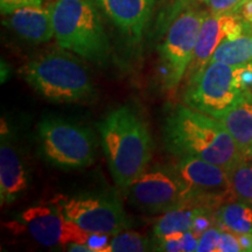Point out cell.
I'll use <instances>...</instances> for the list:
<instances>
[{
	"label": "cell",
	"instance_id": "6da1fadb",
	"mask_svg": "<svg viewBox=\"0 0 252 252\" xmlns=\"http://www.w3.org/2000/svg\"><path fill=\"white\" fill-rule=\"evenodd\" d=\"M163 143L176 157H194L230 171L244 160L235 140L219 118L178 105L166 117Z\"/></svg>",
	"mask_w": 252,
	"mask_h": 252
},
{
	"label": "cell",
	"instance_id": "7a4b0ae2",
	"mask_svg": "<svg viewBox=\"0 0 252 252\" xmlns=\"http://www.w3.org/2000/svg\"><path fill=\"white\" fill-rule=\"evenodd\" d=\"M100 143L111 175L127 189L146 171L152 157V138L146 123L131 106L112 110L98 123Z\"/></svg>",
	"mask_w": 252,
	"mask_h": 252
},
{
	"label": "cell",
	"instance_id": "3957f363",
	"mask_svg": "<svg viewBox=\"0 0 252 252\" xmlns=\"http://www.w3.org/2000/svg\"><path fill=\"white\" fill-rule=\"evenodd\" d=\"M50 12L54 36L61 48L96 64L106 63L109 39L94 0H56Z\"/></svg>",
	"mask_w": 252,
	"mask_h": 252
},
{
	"label": "cell",
	"instance_id": "277c9868",
	"mask_svg": "<svg viewBox=\"0 0 252 252\" xmlns=\"http://www.w3.org/2000/svg\"><path fill=\"white\" fill-rule=\"evenodd\" d=\"M20 72L36 93L50 102L77 103L94 93L86 67L67 53L41 55L28 62Z\"/></svg>",
	"mask_w": 252,
	"mask_h": 252
},
{
	"label": "cell",
	"instance_id": "5b68a950",
	"mask_svg": "<svg viewBox=\"0 0 252 252\" xmlns=\"http://www.w3.org/2000/svg\"><path fill=\"white\" fill-rule=\"evenodd\" d=\"M41 153L53 166L64 169L83 168L94 159V137L89 128L48 117L37 125Z\"/></svg>",
	"mask_w": 252,
	"mask_h": 252
},
{
	"label": "cell",
	"instance_id": "8992f818",
	"mask_svg": "<svg viewBox=\"0 0 252 252\" xmlns=\"http://www.w3.org/2000/svg\"><path fill=\"white\" fill-rule=\"evenodd\" d=\"M247 94L236 77V67L210 61L188 82L184 100L189 108L220 118Z\"/></svg>",
	"mask_w": 252,
	"mask_h": 252
},
{
	"label": "cell",
	"instance_id": "52a82bcc",
	"mask_svg": "<svg viewBox=\"0 0 252 252\" xmlns=\"http://www.w3.org/2000/svg\"><path fill=\"white\" fill-rule=\"evenodd\" d=\"M209 13L190 5L176 15L167 27L165 40L159 47L165 89L175 90L185 78L201 26Z\"/></svg>",
	"mask_w": 252,
	"mask_h": 252
},
{
	"label": "cell",
	"instance_id": "ba28073f",
	"mask_svg": "<svg viewBox=\"0 0 252 252\" xmlns=\"http://www.w3.org/2000/svg\"><path fill=\"white\" fill-rule=\"evenodd\" d=\"M68 220L94 235L115 236L128 224L121 200L112 193H83L55 201Z\"/></svg>",
	"mask_w": 252,
	"mask_h": 252
},
{
	"label": "cell",
	"instance_id": "9c48e42d",
	"mask_svg": "<svg viewBox=\"0 0 252 252\" xmlns=\"http://www.w3.org/2000/svg\"><path fill=\"white\" fill-rule=\"evenodd\" d=\"M127 190L128 202L144 213L163 214L174 208L194 204L190 189L173 168L157 167L145 171Z\"/></svg>",
	"mask_w": 252,
	"mask_h": 252
},
{
	"label": "cell",
	"instance_id": "30bf717a",
	"mask_svg": "<svg viewBox=\"0 0 252 252\" xmlns=\"http://www.w3.org/2000/svg\"><path fill=\"white\" fill-rule=\"evenodd\" d=\"M173 169L190 189L195 206L212 209L237 200L229 173L223 167L198 158L185 157Z\"/></svg>",
	"mask_w": 252,
	"mask_h": 252
},
{
	"label": "cell",
	"instance_id": "8fae6325",
	"mask_svg": "<svg viewBox=\"0 0 252 252\" xmlns=\"http://www.w3.org/2000/svg\"><path fill=\"white\" fill-rule=\"evenodd\" d=\"M20 222L34 241L48 248H67L69 244H88L94 234L68 220L56 206H34L20 215Z\"/></svg>",
	"mask_w": 252,
	"mask_h": 252
},
{
	"label": "cell",
	"instance_id": "7c38bea8",
	"mask_svg": "<svg viewBox=\"0 0 252 252\" xmlns=\"http://www.w3.org/2000/svg\"><path fill=\"white\" fill-rule=\"evenodd\" d=\"M251 27L252 25L243 21L238 13L208 14L201 26L193 58L185 75L187 82L210 62L214 52L223 40L235 39L245 32L251 31Z\"/></svg>",
	"mask_w": 252,
	"mask_h": 252
},
{
	"label": "cell",
	"instance_id": "4fadbf2b",
	"mask_svg": "<svg viewBox=\"0 0 252 252\" xmlns=\"http://www.w3.org/2000/svg\"><path fill=\"white\" fill-rule=\"evenodd\" d=\"M99 4L125 35L138 40L149 23L154 0H99Z\"/></svg>",
	"mask_w": 252,
	"mask_h": 252
},
{
	"label": "cell",
	"instance_id": "5bb4252c",
	"mask_svg": "<svg viewBox=\"0 0 252 252\" xmlns=\"http://www.w3.org/2000/svg\"><path fill=\"white\" fill-rule=\"evenodd\" d=\"M5 135L2 133L0 146V200L2 206L13 203L28 187V173L24 160Z\"/></svg>",
	"mask_w": 252,
	"mask_h": 252
},
{
	"label": "cell",
	"instance_id": "9a60e30c",
	"mask_svg": "<svg viewBox=\"0 0 252 252\" xmlns=\"http://www.w3.org/2000/svg\"><path fill=\"white\" fill-rule=\"evenodd\" d=\"M5 24L14 33L32 43H45L54 36L50 9L42 6H26L7 14Z\"/></svg>",
	"mask_w": 252,
	"mask_h": 252
},
{
	"label": "cell",
	"instance_id": "2e32d148",
	"mask_svg": "<svg viewBox=\"0 0 252 252\" xmlns=\"http://www.w3.org/2000/svg\"><path fill=\"white\" fill-rule=\"evenodd\" d=\"M243 156L252 150V93L219 118Z\"/></svg>",
	"mask_w": 252,
	"mask_h": 252
},
{
	"label": "cell",
	"instance_id": "e0dca14e",
	"mask_svg": "<svg viewBox=\"0 0 252 252\" xmlns=\"http://www.w3.org/2000/svg\"><path fill=\"white\" fill-rule=\"evenodd\" d=\"M209 210L206 207L186 204L163 213L154 225L156 237H162L176 231H190L198 215Z\"/></svg>",
	"mask_w": 252,
	"mask_h": 252
},
{
	"label": "cell",
	"instance_id": "ac0fdd59",
	"mask_svg": "<svg viewBox=\"0 0 252 252\" xmlns=\"http://www.w3.org/2000/svg\"><path fill=\"white\" fill-rule=\"evenodd\" d=\"M210 61L223 62L232 67L252 62V32H245L235 39L223 40L217 46Z\"/></svg>",
	"mask_w": 252,
	"mask_h": 252
},
{
	"label": "cell",
	"instance_id": "d6986e66",
	"mask_svg": "<svg viewBox=\"0 0 252 252\" xmlns=\"http://www.w3.org/2000/svg\"><path fill=\"white\" fill-rule=\"evenodd\" d=\"M219 222L223 229L237 235H252V206L242 201L223 204L219 210Z\"/></svg>",
	"mask_w": 252,
	"mask_h": 252
},
{
	"label": "cell",
	"instance_id": "ffe728a7",
	"mask_svg": "<svg viewBox=\"0 0 252 252\" xmlns=\"http://www.w3.org/2000/svg\"><path fill=\"white\" fill-rule=\"evenodd\" d=\"M228 173L236 198L252 206V166L243 160Z\"/></svg>",
	"mask_w": 252,
	"mask_h": 252
},
{
	"label": "cell",
	"instance_id": "44dd1931",
	"mask_svg": "<svg viewBox=\"0 0 252 252\" xmlns=\"http://www.w3.org/2000/svg\"><path fill=\"white\" fill-rule=\"evenodd\" d=\"M198 238L191 231H176L157 237L154 250L168 252L197 251Z\"/></svg>",
	"mask_w": 252,
	"mask_h": 252
},
{
	"label": "cell",
	"instance_id": "7402d4cb",
	"mask_svg": "<svg viewBox=\"0 0 252 252\" xmlns=\"http://www.w3.org/2000/svg\"><path fill=\"white\" fill-rule=\"evenodd\" d=\"M149 238L133 231H122L112 236L103 252H141L150 250Z\"/></svg>",
	"mask_w": 252,
	"mask_h": 252
},
{
	"label": "cell",
	"instance_id": "603a6c76",
	"mask_svg": "<svg viewBox=\"0 0 252 252\" xmlns=\"http://www.w3.org/2000/svg\"><path fill=\"white\" fill-rule=\"evenodd\" d=\"M210 13L215 15L237 13L245 0H204Z\"/></svg>",
	"mask_w": 252,
	"mask_h": 252
},
{
	"label": "cell",
	"instance_id": "cb8c5ba5",
	"mask_svg": "<svg viewBox=\"0 0 252 252\" xmlns=\"http://www.w3.org/2000/svg\"><path fill=\"white\" fill-rule=\"evenodd\" d=\"M222 229L209 228L198 238V252H217Z\"/></svg>",
	"mask_w": 252,
	"mask_h": 252
},
{
	"label": "cell",
	"instance_id": "d4e9b609",
	"mask_svg": "<svg viewBox=\"0 0 252 252\" xmlns=\"http://www.w3.org/2000/svg\"><path fill=\"white\" fill-rule=\"evenodd\" d=\"M242 250L239 237L235 232L229 231V230L222 229L220 237L219 242V248L217 252H239Z\"/></svg>",
	"mask_w": 252,
	"mask_h": 252
},
{
	"label": "cell",
	"instance_id": "484cf974",
	"mask_svg": "<svg viewBox=\"0 0 252 252\" xmlns=\"http://www.w3.org/2000/svg\"><path fill=\"white\" fill-rule=\"evenodd\" d=\"M43 0H0V8L1 13L7 15L15 9L26 6H42Z\"/></svg>",
	"mask_w": 252,
	"mask_h": 252
},
{
	"label": "cell",
	"instance_id": "4316f807",
	"mask_svg": "<svg viewBox=\"0 0 252 252\" xmlns=\"http://www.w3.org/2000/svg\"><path fill=\"white\" fill-rule=\"evenodd\" d=\"M195 1H204V0H174L173 5L169 7L168 12H167V17L163 18V20L161 21L162 26L168 27V25L171 24V21L176 15L180 13L181 11H184L186 7L193 5Z\"/></svg>",
	"mask_w": 252,
	"mask_h": 252
},
{
	"label": "cell",
	"instance_id": "83f0119b",
	"mask_svg": "<svg viewBox=\"0 0 252 252\" xmlns=\"http://www.w3.org/2000/svg\"><path fill=\"white\" fill-rule=\"evenodd\" d=\"M237 13L241 15L245 23L252 25V0H247L243 5L241 6Z\"/></svg>",
	"mask_w": 252,
	"mask_h": 252
},
{
	"label": "cell",
	"instance_id": "f1b7e54d",
	"mask_svg": "<svg viewBox=\"0 0 252 252\" xmlns=\"http://www.w3.org/2000/svg\"><path fill=\"white\" fill-rule=\"evenodd\" d=\"M244 161L248 162L249 165L252 166V151H251V152H249L248 154H245V156H244Z\"/></svg>",
	"mask_w": 252,
	"mask_h": 252
},
{
	"label": "cell",
	"instance_id": "f546056e",
	"mask_svg": "<svg viewBox=\"0 0 252 252\" xmlns=\"http://www.w3.org/2000/svg\"><path fill=\"white\" fill-rule=\"evenodd\" d=\"M251 151H252V150H251ZM251 151H250V152H251ZM247 154H248V153H247Z\"/></svg>",
	"mask_w": 252,
	"mask_h": 252
},
{
	"label": "cell",
	"instance_id": "4dcf8cb0",
	"mask_svg": "<svg viewBox=\"0 0 252 252\" xmlns=\"http://www.w3.org/2000/svg\"><path fill=\"white\" fill-rule=\"evenodd\" d=\"M245 1H247V0H245Z\"/></svg>",
	"mask_w": 252,
	"mask_h": 252
}]
</instances>
